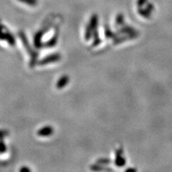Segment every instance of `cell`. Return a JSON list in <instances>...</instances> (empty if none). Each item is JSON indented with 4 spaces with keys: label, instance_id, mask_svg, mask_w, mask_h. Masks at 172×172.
<instances>
[{
    "label": "cell",
    "instance_id": "3",
    "mask_svg": "<svg viewBox=\"0 0 172 172\" xmlns=\"http://www.w3.org/2000/svg\"><path fill=\"white\" fill-rule=\"evenodd\" d=\"M68 82H69V78L68 76H64L63 77H61V78L59 79V81H57V83L56 84V88L58 89L63 88L68 83Z\"/></svg>",
    "mask_w": 172,
    "mask_h": 172
},
{
    "label": "cell",
    "instance_id": "9",
    "mask_svg": "<svg viewBox=\"0 0 172 172\" xmlns=\"http://www.w3.org/2000/svg\"><path fill=\"white\" fill-rule=\"evenodd\" d=\"M146 7H147V9H148L149 10L151 11V12H152L154 9V5L151 3H148V4H147Z\"/></svg>",
    "mask_w": 172,
    "mask_h": 172
},
{
    "label": "cell",
    "instance_id": "7",
    "mask_svg": "<svg viewBox=\"0 0 172 172\" xmlns=\"http://www.w3.org/2000/svg\"><path fill=\"white\" fill-rule=\"evenodd\" d=\"M123 22V14H118V17H117V18H116L117 24H122V22Z\"/></svg>",
    "mask_w": 172,
    "mask_h": 172
},
{
    "label": "cell",
    "instance_id": "10",
    "mask_svg": "<svg viewBox=\"0 0 172 172\" xmlns=\"http://www.w3.org/2000/svg\"><path fill=\"white\" fill-rule=\"evenodd\" d=\"M21 171H30V169L28 168H26V167H24V168H22L20 169Z\"/></svg>",
    "mask_w": 172,
    "mask_h": 172
},
{
    "label": "cell",
    "instance_id": "4",
    "mask_svg": "<svg viewBox=\"0 0 172 172\" xmlns=\"http://www.w3.org/2000/svg\"><path fill=\"white\" fill-rule=\"evenodd\" d=\"M138 12V13L141 14V15L145 17H146V18H149V17H150L151 12V11H149L147 8L143 9V8H142V7H139Z\"/></svg>",
    "mask_w": 172,
    "mask_h": 172
},
{
    "label": "cell",
    "instance_id": "1",
    "mask_svg": "<svg viewBox=\"0 0 172 172\" xmlns=\"http://www.w3.org/2000/svg\"><path fill=\"white\" fill-rule=\"evenodd\" d=\"M60 54H52L51 55L47 56L45 58H44L43 60L39 62V65H46L50 63H53V62H57L60 60Z\"/></svg>",
    "mask_w": 172,
    "mask_h": 172
},
{
    "label": "cell",
    "instance_id": "6",
    "mask_svg": "<svg viewBox=\"0 0 172 172\" xmlns=\"http://www.w3.org/2000/svg\"><path fill=\"white\" fill-rule=\"evenodd\" d=\"M147 1H148V0H138V1H137V5L139 7H142L147 4Z\"/></svg>",
    "mask_w": 172,
    "mask_h": 172
},
{
    "label": "cell",
    "instance_id": "2",
    "mask_svg": "<svg viewBox=\"0 0 172 172\" xmlns=\"http://www.w3.org/2000/svg\"><path fill=\"white\" fill-rule=\"evenodd\" d=\"M53 133V128L50 126H45L37 131V135L39 136H48Z\"/></svg>",
    "mask_w": 172,
    "mask_h": 172
},
{
    "label": "cell",
    "instance_id": "5",
    "mask_svg": "<svg viewBox=\"0 0 172 172\" xmlns=\"http://www.w3.org/2000/svg\"><path fill=\"white\" fill-rule=\"evenodd\" d=\"M42 35V32H38L36 35L35 37H34V44H35V47H41V42H40V39Z\"/></svg>",
    "mask_w": 172,
    "mask_h": 172
},
{
    "label": "cell",
    "instance_id": "8",
    "mask_svg": "<svg viewBox=\"0 0 172 172\" xmlns=\"http://www.w3.org/2000/svg\"><path fill=\"white\" fill-rule=\"evenodd\" d=\"M6 150V146L4 145V143L2 141H0V153L4 152Z\"/></svg>",
    "mask_w": 172,
    "mask_h": 172
}]
</instances>
